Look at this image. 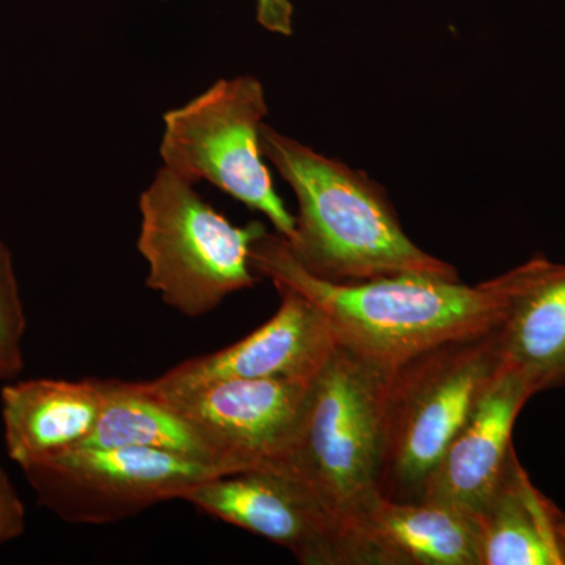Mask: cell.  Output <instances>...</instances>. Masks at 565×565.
Returning a JSON list of instances; mask_svg holds the SVG:
<instances>
[{
    "label": "cell",
    "instance_id": "1",
    "mask_svg": "<svg viewBox=\"0 0 565 565\" xmlns=\"http://www.w3.org/2000/svg\"><path fill=\"white\" fill-rule=\"evenodd\" d=\"M250 264L274 286L291 288L318 307L338 344L384 367L498 329L516 299L553 266L535 256L478 285L422 274L329 281L305 270L280 234L267 232L252 244Z\"/></svg>",
    "mask_w": 565,
    "mask_h": 565
},
{
    "label": "cell",
    "instance_id": "4",
    "mask_svg": "<svg viewBox=\"0 0 565 565\" xmlns=\"http://www.w3.org/2000/svg\"><path fill=\"white\" fill-rule=\"evenodd\" d=\"M388 367L338 344L311 382L300 433L281 468L355 522L379 494L384 452V401Z\"/></svg>",
    "mask_w": 565,
    "mask_h": 565
},
{
    "label": "cell",
    "instance_id": "6",
    "mask_svg": "<svg viewBox=\"0 0 565 565\" xmlns=\"http://www.w3.org/2000/svg\"><path fill=\"white\" fill-rule=\"evenodd\" d=\"M267 114L266 93L256 77L217 81L163 115L161 158L182 180L211 182L262 212L289 243L296 236V217L275 191L259 143Z\"/></svg>",
    "mask_w": 565,
    "mask_h": 565
},
{
    "label": "cell",
    "instance_id": "5",
    "mask_svg": "<svg viewBox=\"0 0 565 565\" xmlns=\"http://www.w3.org/2000/svg\"><path fill=\"white\" fill-rule=\"evenodd\" d=\"M140 214L137 248L148 263V288L178 313L200 318L258 282L250 250L266 226L233 225L166 167L141 193Z\"/></svg>",
    "mask_w": 565,
    "mask_h": 565
},
{
    "label": "cell",
    "instance_id": "12",
    "mask_svg": "<svg viewBox=\"0 0 565 565\" xmlns=\"http://www.w3.org/2000/svg\"><path fill=\"white\" fill-rule=\"evenodd\" d=\"M353 525L367 565H482L479 515L457 505L377 494Z\"/></svg>",
    "mask_w": 565,
    "mask_h": 565
},
{
    "label": "cell",
    "instance_id": "18",
    "mask_svg": "<svg viewBox=\"0 0 565 565\" xmlns=\"http://www.w3.org/2000/svg\"><path fill=\"white\" fill-rule=\"evenodd\" d=\"M25 531V505L17 487L0 463V546L21 537Z\"/></svg>",
    "mask_w": 565,
    "mask_h": 565
},
{
    "label": "cell",
    "instance_id": "3",
    "mask_svg": "<svg viewBox=\"0 0 565 565\" xmlns=\"http://www.w3.org/2000/svg\"><path fill=\"white\" fill-rule=\"evenodd\" d=\"M500 329L435 345L388 367L381 497L423 500L446 448L503 370Z\"/></svg>",
    "mask_w": 565,
    "mask_h": 565
},
{
    "label": "cell",
    "instance_id": "9",
    "mask_svg": "<svg viewBox=\"0 0 565 565\" xmlns=\"http://www.w3.org/2000/svg\"><path fill=\"white\" fill-rule=\"evenodd\" d=\"M311 382H212L170 401L202 435L226 475L269 467L302 427Z\"/></svg>",
    "mask_w": 565,
    "mask_h": 565
},
{
    "label": "cell",
    "instance_id": "11",
    "mask_svg": "<svg viewBox=\"0 0 565 565\" xmlns=\"http://www.w3.org/2000/svg\"><path fill=\"white\" fill-rule=\"evenodd\" d=\"M534 394L520 375L503 367L446 448L422 501H440L481 514L514 449L516 418Z\"/></svg>",
    "mask_w": 565,
    "mask_h": 565
},
{
    "label": "cell",
    "instance_id": "2",
    "mask_svg": "<svg viewBox=\"0 0 565 565\" xmlns=\"http://www.w3.org/2000/svg\"><path fill=\"white\" fill-rule=\"evenodd\" d=\"M262 151L299 203L289 252L329 281L422 274L459 278L455 266L424 252L405 234L388 195L366 173L327 158L264 125Z\"/></svg>",
    "mask_w": 565,
    "mask_h": 565
},
{
    "label": "cell",
    "instance_id": "16",
    "mask_svg": "<svg viewBox=\"0 0 565 565\" xmlns=\"http://www.w3.org/2000/svg\"><path fill=\"white\" fill-rule=\"evenodd\" d=\"M503 367L534 393L565 382V266L553 263L501 323Z\"/></svg>",
    "mask_w": 565,
    "mask_h": 565
},
{
    "label": "cell",
    "instance_id": "15",
    "mask_svg": "<svg viewBox=\"0 0 565 565\" xmlns=\"http://www.w3.org/2000/svg\"><path fill=\"white\" fill-rule=\"evenodd\" d=\"M102 412L88 440L96 448H148L170 452L225 470L214 452L170 401L152 392L147 382L98 379Z\"/></svg>",
    "mask_w": 565,
    "mask_h": 565
},
{
    "label": "cell",
    "instance_id": "19",
    "mask_svg": "<svg viewBox=\"0 0 565 565\" xmlns=\"http://www.w3.org/2000/svg\"><path fill=\"white\" fill-rule=\"evenodd\" d=\"M256 20L267 32L292 35L294 7L291 0H255Z\"/></svg>",
    "mask_w": 565,
    "mask_h": 565
},
{
    "label": "cell",
    "instance_id": "17",
    "mask_svg": "<svg viewBox=\"0 0 565 565\" xmlns=\"http://www.w3.org/2000/svg\"><path fill=\"white\" fill-rule=\"evenodd\" d=\"M28 318L10 248L0 241V384L14 381L24 370Z\"/></svg>",
    "mask_w": 565,
    "mask_h": 565
},
{
    "label": "cell",
    "instance_id": "10",
    "mask_svg": "<svg viewBox=\"0 0 565 565\" xmlns=\"http://www.w3.org/2000/svg\"><path fill=\"white\" fill-rule=\"evenodd\" d=\"M281 303L259 329L221 351L185 360L147 382L159 396L177 397L212 382H313L337 349V338L318 307L286 286H275Z\"/></svg>",
    "mask_w": 565,
    "mask_h": 565
},
{
    "label": "cell",
    "instance_id": "14",
    "mask_svg": "<svg viewBox=\"0 0 565 565\" xmlns=\"http://www.w3.org/2000/svg\"><path fill=\"white\" fill-rule=\"evenodd\" d=\"M479 526L482 565H565V514L533 484L515 448Z\"/></svg>",
    "mask_w": 565,
    "mask_h": 565
},
{
    "label": "cell",
    "instance_id": "8",
    "mask_svg": "<svg viewBox=\"0 0 565 565\" xmlns=\"http://www.w3.org/2000/svg\"><path fill=\"white\" fill-rule=\"evenodd\" d=\"M204 514L289 550L303 565H367L353 523L277 467L215 476L185 494Z\"/></svg>",
    "mask_w": 565,
    "mask_h": 565
},
{
    "label": "cell",
    "instance_id": "13",
    "mask_svg": "<svg viewBox=\"0 0 565 565\" xmlns=\"http://www.w3.org/2000/svg\"><path fill=\"white\" fill-rule=\"evenodd\" d=\"M102 412L98 379L7 382L0 390L7 455L28 468L88 440Z\"/></svg>",
    "mask_w": 565,
    "mask_h": 565
},
{
    "label": "cell",
    "instance_id": "7",
    "mask_svg": "<svg viewBox=\"0 0 565 565\" xmlns=\"http://www.w3.org/2000/svg\"><path fill=\"white\" fill-rule=\"evenodd\" d=\"M39 503L73 525H110L185 494L218 468L148 448L77 446L22 468Z\"/></svg>",
    "mask_w": 565,
    "mask_h": 565
}]
</instances>
